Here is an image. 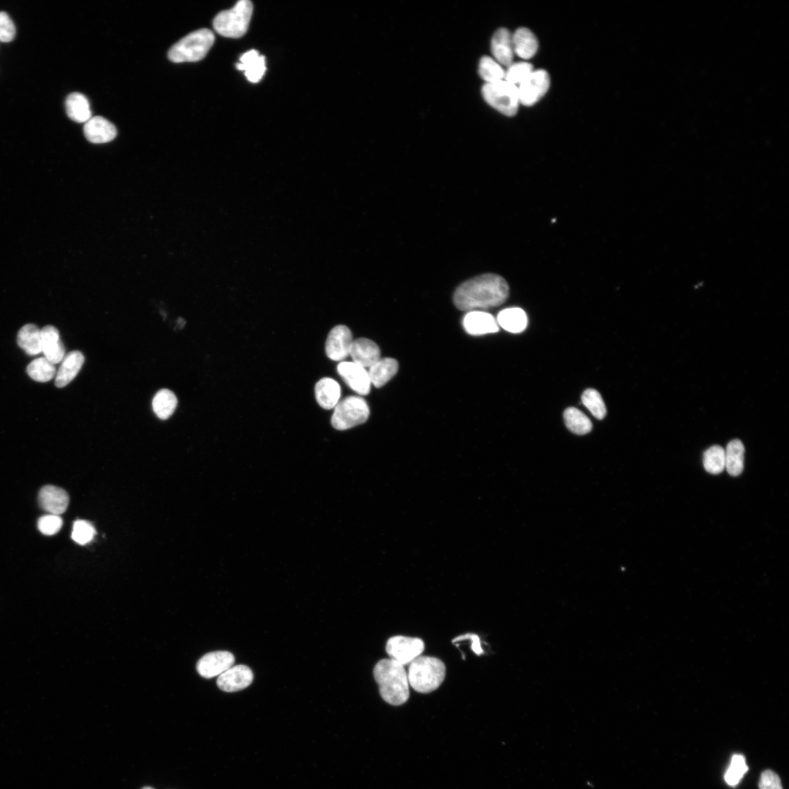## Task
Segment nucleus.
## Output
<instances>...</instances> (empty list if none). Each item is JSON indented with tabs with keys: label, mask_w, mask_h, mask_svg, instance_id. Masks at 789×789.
<instances>
[{
	"label": "nucleus",
	"mask_w": 789,
	"mask_h": 789,
	"mask_svg": "<svg viewBox=\"0 0 789 789\" xmlns=\"http://www.w3.org/2000/svg\"><path fill=\"white\" fill-rule=\"evenodd\" d=\"M510 295L507 281L499 275L487 274L462 283L454 293V304L461 310L497 307Z\"/></svg>",
	"instance_id": "nucleus-1"
},
{
	"label": "nucleus",
	"mask_w": 789,
	"mask_h": 789,
	"mask_svg": "<svg viewBox=\"0 0 789 789\" xmlns=\"http://www.w3.org/2000/svg\"><path fill=\"white\" fill-rule=\"evenodd\" d=\"M374 676L380 695L391 705L399 706L410 698L408 675L404 666L393 659H382L375 666Z\"/></svg>",
	"instance_id": "nucleus-2"
},
{
	"label": "nucleus",
	"mask_w": 789,
	"mask_h": 789,
	"mask_svg": "<svg viewBox=\"0 0 789 789\" xmlns=\"http://www.w3.org/2000/svg\"><path fill=\"white\" fill-rule=\"evenodd\" d=\"M409 683L416 691L428 693L437 690L446 676V666L435 657L420 656L410 664Z\"/></svg>",
	"instance_id": "nucleus-3"
},
{
	"label": "nucleus",
	"mask_w": 789,
	"mask_h": 789,
	"mask_svg": "<svg viewBox=\"0 0 789 789\" xmlns=\"http://www.w3.org/2000/svg\"><path fill=\"white\" fill-rule=\"evenodd\" d=\"M214 41L212 31L208 29L198 30L174 45L169 52V58L174 63L198 62L206 56Z\"/></svg>",
	"instance_id": "nucleus-4"
},
{
	"label": "nucleus",
	"mask_w": 789,
	"mask_h": 789,
	"mask_svg": "<svg viewBox=\"0 0 789 789\" xmlns=\"http://www.w3.org/2000/svg\"><path fill=\"white\" fill-rule=\"evenodd\" d=\"M253 13V5L249 0H242L230 10L220 12L213 21L215 30L222 36L240 38L249 28Z\"/></svg>",
	"instance_id": "nucleus-5"
},
{
	"label": "nucleus",
	"mask_w": 789,
	"mask_h": 789,
	"mask_svg": "<svg viewBox=\"0 0 789 789\" xmlns=\"http://www.w3.org/2000/svg\"><path fill=\"white\" fill-rule=\"evenodd\" d=\"M370 415L366 400L360 396H348L334 408L331 424L335 429L346 430L365 423Z\"/></svg>",
	"instance_id": "nucleus-6"
},
{
	"label": "nucleus",
	"mask_w": 789,
	"mask_h": 789,
	"mask_svg": "<svg viewBox=\"0 0 789 789\" xmlns=\"http://www.w3.org/2000/svg\"><path fill=\"white\" fill-rule=\"evenodd\" d=\"M482 93L485 101L500 113L508 116L516 114L520 104L517 86L505 80L486 84Z\"/></svg>",
	"instance_id": "nucleus-7"
},
{
	"label": "nucleus",
	"mask_w": 789,
	"mask_h": 789,
	"mask_svg": "<svg viewBox=\"0 0 789 789\" xmlns=\"http://www.w3.org/2000/svg\"><path fill=\"white\" fill-rule=\"evenodd\" d=\"M425 649L424 642L419 638L396 636L387 642L386 651L391 659L405 666L421 656Z\"/></svg>",
	"instance_id": "nucleus-8"
},
{
	"label": "nucleus",
	"mask_w": 789,
	"mask_h": 789,
	"mask_svg": "<svg viewBox=\"0 0 789 789\" xmlns=\"http://www.w3.org/2000/svg\"><path fill=\"white\" fill-rule=\"evenodd\" d=\"M551 80L545 70L539 69L532 73L518 86L520 103L531 106L537 103L549 89Z\"/></svg>",
	"instance_id": "nucleus-9"
},
{
	"label": "nucleus",
	"mask_w": 789,
	"mask_h": 789,
	"mask_svg": "<svg viewBox=\"0 0 789 789\" xmlns=\"http://www.w3.org/2000/svg\"><path fill=\"white\" fill-rule=\"evenodd\" d=\"M352 342V333L348 327L342 325L334 327L325 344L327 356L334 362L346 359L350 354Z\"/></svg>",
	"instance_id": "nucleus-10"
},
{
	"label": "nucleus",
	"mask_w": 789,
	"mask_h": 789,
	"mask_svg": "<svg viewBox=\"0 0 789 789\" xmlns=\"http://www.w3.org/2000/svg\"><path fill=\"white\" fill-rule=\"evenodd\" d=\"M234 662V656L228 651L211 652L203 656L198 661L197 671L203 678H213L228 671Z\"/></svg>",
	"instance_id": "nucleus-11"
},
{
	"label": "nucleus",
	"mask_w": 789,
	"mask_h": 789,
	"mask_svg": "<svg viewBox=\"0 0 789 789\" xmlns=\"http://www.w3.org/2000/svg\"><path fill=\"white\" fill-rule=\"evenodd\" d=\"M337 371L352 391L361 396L369 394L371 382L366 369L354 362H342Z\"/></svg>",
	"instance_id": "nucleus-12"
},
{
	"label": "nucleus",
	"mask_w": 789,
	"mask_h": 789,
	"mask_svg": "<svg viewBox=\"0 0 789 789\" xmlns=\"http://www.w3.org/2000/svg\"><path fill=\"white\" fill-rule=\"evenodd\" d=\"M253 680L254 675L249 666L237 665L220 675L217 683L222 690L231 693L247 688Z\"/></svg>",
	"instance_id": "nucleus-13"
},
{
	"label": "nucleus",
	"mask_w": 789,
	"mask_h": 789,
	"mask_svg": "<svg viewBox=\"0 0 789 789\" xmlns=\"http://www.w3.org/2000/svg\"><path fill=\"white\" fill-rule=\"evenodd\" d=\"M38 500L43 510L56 515L63 514L67 510L69 502L67 493L64 489L54 486H45L42 488Z\"/></svg>",
	"instance_id": "nucleus-14"
},
{
	"label": "nucleus",
	"mask_w": 789,
	"mask_h": 789,
	"mask_svg": "<svg viewBox=\"0 0 789 789\" xmlns=\"http://www.w3.org/2000/svg\"><path fill=\"white\" fill-rule=\"evenodd\" d=\"M41 345L46 359L53 364L61 363L65 356V348L60 340L59 330L52 325L41 329Z\"/></svg>",
	"instance_id": "nucleus-15"
},
{
	"label": "nucleus",
	"mask_w": 789,
	"mask_h": 789,
	"mask_svg": "<svg viewBox=\"0 0 789 789\" xmlns=\"http://www.w3.org/2000/svg\"><path fill=\"white\" fill-rule=\"evenodd\" d=\"M349 354L354 364L364 369H369L381 359L379 346L374 342L366 338L354 340Z\"/></svg>",
	"instance_id": "nucleus-16"
},
{
	"label": "nucleus",
	"mask_w": 789,
	"mask_h": 789,
	"mask_svg": "<svg viewBox=\"0 0 789 789\" xmlns=\"http://www.w3.org/2000/svg\"><path fill=\"white\" fill-rule=\"evenodd\" d=\"M465 330L472 336L494 333L499 330L496 320L489 313L471 310L463 320Z\"/></svg>",
	"instance_id": "nucleus-17"
},
{
	"label": "nucleus",
	"mask_w": 789,
	"mask_h": 789,
	"mask_svg": "<svg viewBox=\"0 0 789 789\" xmlns=\"http://www.w3.org/2000/svg\"><path fill=\"white\" fill-rule=\"evenodd\" d=\"M86 139L92 143H105L113 140L117 135L116 127L102 116L91 117L84 128Z\"/></svg>",
	"instance_id": "nucleus-18"
},
{
	"label": "nucleus",
	"mask_w": 789,
	"mask_h": 789,
	"mask_svg": "<svg viewBox=\"0 0 789 789\" xmlns=\"http://www.w3.org/2000/svg\"><path fill=\"white\" fill-rule=\"evenodd\" d=\"M84 362V356L80 351H72L66 354L56 376V386L62 388L69 384L81 371Z\"/></svg>",
	"instance_id": "nucleus-19"
},
{
	"label": "nucleus",
	"mask_w": 789,
	"mask_h": 789,
	"mask_svg": "<svg viewBox=\"0 0 789 789\" xmlns=\"http://www.w3.org/2000/svg\"><path fill=\"white\" fill-rule=\"evenodd\" d=\"M491 50L495 60L501 66L510 67L513 63L515 52L513 35L509 30L501 28L495 33L492 38Z\"/></svg>",
	"instance_id": "nucleus-20"
},
{
	"label": "nucleus",
	"mask_w": 789,
	"mask_h": 789,
	"mask_svg": "<svg viewBox=\"0 0 789 789\" xmlns=\"http://www.w3.org/2000/svg\"><path fill=\"white\" fill-rule=\"evenodd\" d=\"M236 67L238 70L245 71L250 82L258 83L266 74V58L259 55L257 50H250L242 56L240 63H237Z\"/></svg>",
	"instance_id": "nucleus-21"
},
{
	"label": "nucleus",
	"mask_w": 789,
	"mask_h": 789,
	"mask_svg": "<svg viewBox=\"0 0 789 789\" xmlns=\"http://www.w3.org/2000/svg\"><path fill=\"white\" fill-rule=\"evenodd\" d=\"M316 400L322 408L332 410L336 408L341 398V387L336 380L331 378L320 379L315 386Z\"/></svg>",
	"instance_id": "nucleus-22"
},
{
	"label": "nucleus",
	"mask_w": 789,
	"mask_h": 789,
	"mask_svg": "<svg viewBox=\"0 0 789 789\" xmlns=\"http://www.w3.org/2000/svg\"><path fill=\"white\" fill-rule=\"evenodd\" d=\"M65 107L69 118L76 123H86L91 118L89 102L83 94H70L66 99Z\"/></svg>",
	"instance_id": "nucleus-23"
},
{
	"label": "nucleus",
	"mask_w": 789,
	"mask_h": 789,
	"mask_svg": "<svg viewBox=\"0 0 789 789\" xmlns=\"http://www.w3.org/2000/svg\"><path fill=\"white\" fill-rule=\"evenodd\" d=\"M514 52L520 58L530 59L538 50V40L527 28H520L513 35Z\"/></svg>",
	"instance_id": "nucleus-24"
},
{
	"label": "nucleus",
	"mask_w": 789,
	"mask_h": 789,
	"mask_svg": "<svg viewBox=\"0 0 789 789\" xmlns=\"http://www.w3.org/2000/svg\"><path fill=\"white\" fill-rule=\"evenodd\" d=\"M398 367V362L393 358L380 359L368 371L371 384L377 388L384 387L397 374Z\"/></svg>",
	"instance_id": "nucleus-25"
},
{
	"label": "nucleus",
	"mask_w": 789,
	"mask_h": 789,
	"mask_svg": "<svg viewBox=\"0 0 789 789\" xmlns=\"http://www.w3.org/2000/svg\"><path fill=\"white\" fill-rule=\"evenodd\" d=\"M496 321L499 326L512 333L522 332L528 325L527 315L520 308H510L501 310Z\"/></svg>",
	"instance_id": "nucleus-26"
},
{
	"label": "nucleus",
	"mask_w": 789,
	"mask_h": 789,
	"mask_svg": "<svg viewBox=\"0 0 789 789\" xmlns=\"http://www.w3.org/2000/svg\"><path fill=\"white\" fill-rule=\"evenodd\" d=\"M17 342L28 355L35 356L41 353V330L33 324L23 326L18 333Z\"/></svg>",
	"instance_id": "nucleus-27"
},
{
	"label": "nucleus",
	"mask_w": 789,
	"mask_h": 789,
	"mask_svg": "<svg viewBox=\"0 0 789 789\" xmlns=\"http://www.w3.org/2000/svg\"><path fill=\"white\" fill-rule=\"evenodd\" d=\"M745 447L739 440H734L725 450V469L732 476H737L744 469Z\"/></svg>",
	"instance_id": "nucleus-28"
},
{
	"label": "nucleus",
	"mask_w": 789,
	"mask_h": 789,
	"mask_svg": "<svg viewBox=\"0 0 789 789\" xmlns=\"http://www.w3.org/2000/svg\"><path fill=\"white\" fill-rule=\"evenodd\" d=\"M178 405L177 396L170 390L159 391L152 401L155 415L162 420L170 418L174 413Z\"/></svg>",
	"instance_id": "nucleus-29"
},
{
	"label": "nucleus",
	"mask_w": 789,
	"mask_h": 789,
	"mask_svg": "<svg viewBox=\"0 0 789 789\" xmlns=\"http://www.w3.org/2000/svg\"><path fill=\"white\" fill-rule=\"evenodd\" d=\"M565 424L571 432L585 435L591 432L593 425L590 419L581 410L570 408L564 413Z\"/></svg>",
	"instance_id": "nucleus-30"
},
{
	"label": "nucleus",
	"mask_w": 789,
	"mask_h": 789,
	"mask_svg": "<svg viewBox=\"0 0 789 789\" xmlns=\"http://www.w3.org/2000/svg\"><path fill=\"white\" fill-rule=\"evenodd\" d=\"M28 375L35 381L47 382L56 375L55 364L47 361L45 357L37 358L27 368Z\"/></svg>",
	"instance_id": "nucleus-31"
},
{
	"label": "nucleus",
	"mask_w": 789,
	"mask_h": 789,
	"mask_svg": "<svg viewBox=\"0 0 789 789\" xmlns=\"http://www.w3.org/2000/svg\"><path fill=\"white\" fill-rule=\"evenodd\" d=\"M703 464L705 470L712 474H719L725 469V449L714 445L704 453Z\"/></svg>",
	"instance_id": "nucleus-32"
},
{
	"label": "nucleus",
	"mask_w": 789,
	"mask_h": 789,
	"mask_svg": "<svg viewBox=\"0 0 789 789\" xmlns=\"http://www.w3.org/2000/svg\"><path fill=\"white\" fill-rule=\"evenodd\" d=\"M479 73L486 84H493L505 79V71L502 66L490 57H483L479 66Z\"/></svg>",
	"instance_id": "nucleus-33"
},
{
	"label": "nucleus",
	"mask_w": 789,
	"mask_h": 789,
	"mask_svg": "<svg viewBox=\"0 0 789 789\" xmlns=\"http://www.w3.org/2000/svg\"><path fill=\"white\" fill-rule=\"evenodd\" d=\"M586 408L598 420H603L607 415L605 403L600 393L593 389L586 390L582 396Z\"/></svg>",
	"instance_id": "nucleus-34"
},
{
	"label": "nucleus",
	"mask_w": 789,
	"mask_h": 789,
	"mask_svg": "<svg viewBox=\"0 0 789 789\" xmlns=\"http://www.w3.org/2000/svg\"><path fill=\"white\" fill-rule=\"evenodd\" d=\"M748 771L749 768L745 757L739 754L734 755L724 776L726 783L730 786H736Z\"/></svg>",
	"instance_id": "nucleus-35"
},
{
	"label": "nucleus",
	"mask_w": 789,
	"mask_h": 789,
	"mask_svg": "<svg viewBox=\"0 0 789 789\" xmlns=\"http://www.w3.org/2000/svg\"><path fill=\"white\" fill-rule=\"evenodd\" d=\"M533 67L527 62L513 63L505 72V80L518 86L532 73Z\"/></svg>",
	"instance_id": "nucleus-36"
},
{
	"label": "nucleus",
	"mask_w": 789,
	"mask_h": 789,
	"mask_svg": "<svg viewBox=\"0 0 789 789\" xmlns=\"http://www.w3.org/2000/svg\"><path fill=\"white\" fill-rule=\"evenodd\" d=\"M94 535L95 530L90 522L82 520L74 522L72 539L77 543L85 545L93 539Z\"/></svg>",
	"instance_id": "nucleus-37"
},
{
	"label": "nucleus",
	"mask_w": 789,
	"mask_h": 789,
	"mask_svg": "<svg viewBox=\"0 0 789 789\" xmlns=\"http://www.w3.org/2000/svg\"><path fill=\"white\" fill-rule=\"evenodd\" d=\"M62 525L63 521L60 515L50 514L43 516L39 519L38 527L43 535L52 536L60 531Z\"/></svg>",
	"instance_id": "nucleus-38"
},
{
	"label": "nucleus",
	"mask_w": 789,
	"mask_h": 789,
	"mask_svg": "<svg viewBox=\"0 0 789 789\" xmlns=\"http://www.w3.org/2000/svg\"><path fill=\"white\" fill-rule=\"evenodd\" d=\"M16 36V27L9 14L0 12V41L9 43Z\"/></svg>",
	"instance_id": "nucleus-39"
},
{
	"label": "nucleus",
	"mask_w": 789,
	"mask_h": 789,
	"mask_svg": "<svg viewBox=\"0 0 789 789\" xmlns=\"http://www.w3.org/2000/svg\"><path fill=\"white\" fill-rule=\"evenodd\" d=\"M759 786V789H783L778 774L770 770L761 773Z\"/></svg>",
	"instance_id": "nucleus-40"
},
{
	"label": "nucleus",
	"mask_w": 789,
	"mask_h": 789,
	"mask_svg": "<svg viewBox=\"0 0 789 789\" xmlns=\"http://www.w3.org/2000/svg\"><path fill=\"white\" fill-rule=\"evenodd\" d=\"M466 639L471 641V649L477 656H481L484 654V651L481 647V639L476 634H466L465 635L458 637L452 640V643L456 644L458 642L463 641Z\"/></svg>",
	"instance_id": "nucleus-41"
},
{
	"label": "nucleus",
	"mask_w": 789,
	"mask_h": 789,
	"mask_svg": "<svg viewBox=\"0 0 789 789\" xmlns=\"http://www.w3.org/2000/svg\"><path fill=\"white\" fill-rule=\"evenodd\" d=\"M178 324L179 325V328H182L185 325L186 322L183 319L179 318L178 320Z\"/></svg>",
	"instance_id": "nucleus-42"
},
{
	"label": "nucleus",
	"mask_w": 789,
	"mask_h": 789,
	"mask_svg": "<svg viewBox=\"0 0 789 789\" xmlns=\"http://www.w3.org/2000/svg\"><path fill=\"white\" fill-rule=\"evenodd\" d=\"M142 789H155V788H152V787H150V786H147V787H143Z\"/></svg>",
	"instance_id": "nucleus-43"
}]
</instances>
